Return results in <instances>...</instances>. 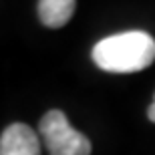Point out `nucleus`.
<instances>
[{"instance_id": "obj_1", "label": "nucleus", "mask_w": 155, "mask_h": 155, "mask_svg": "<svg viewBox=\"0 0 155 155\" xmlns=\"http://www.w3.org/2000/svg\"><path fill=\"white\" fill-rule=\"evenodd\" d=\"M155 61V40L143 30H129L99 40L93 63L107 73H137Z\"/></svg>"}, {"instance_id": "obj_2", "label": "nucleus", "mask_w": 155, "mask_h": 155, "mask_svg": "<svg viewBox=\"0 0 155 155\" xmlns=\"http://www.w3.org/2000/svg\"><path fill=\"white\" fill-rule=\"evenodd\" d=\"M40 137L51 155H91V141L69 123L58 109L45 113L38 125Z\"/></svg>"}, {"instance_id": "obj_3", "label": "nucleus", "mask_w": 155, "mask_h": 155, "mask_svg": "<svg viewBox=\"0 0 155 155\" xmlns=\"http://www.w3.org/2000/svg\"><path fill=\"white\" fill-rule=\"evenodd\" d=\"M0 155H40L38 135L24 123H12L2 131Z\"/></svg>"}, {"instance_id": "obj_4", "label": "nucleus", "mask_w": 155, "mask_h": 155, "mask_svg": "<svg viewBox=\"0 0 155 155\" xmlns=\"http://www.w3.org/2000/svg\"><path fill=\"white\" fill-rule=\"evenodd\" d=\"M75 6L77 0H38L36 10L46 28H61L73 18Z\"/></svg>"}, {"instance_id": "obj_5", "label": "nucleus", "mask_w": 155, "mask_h": 155, "mask_svg": "<svg viewBox=\"0 0 155 155\" xmlns=\"http://www.w3.org/2000/svg\"><path fill=\"white\" fill-rule=\"evenodd\" d=\"M147 117H149L151 123H155V97H153V103H151L149 109H147Z\"/></svg>"}]
</instances>
